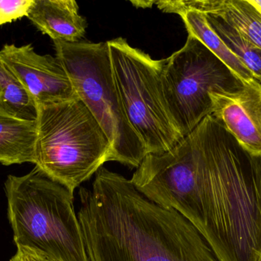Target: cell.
<instances>
[{
  "mask_svg": "<svg viewBox=\"0 0 261 261\" xmlns=\"http://www.w3.org/2000/svg\"><path fill=\"white\" fill-rule=\"evenodd\" d=\"M152 202L184 216L219 261L261 260V153L244 149L213 115L130 179Z\"/></svg>",
  "mask_w": 261,
  "mask_h": 261,
  "instance_id": "1",
  "label": "cell"
},
{
  "mask_svg": "<svg viewBox=\"0 0 261 261\" xmlns=\"http://www.w3.org/2000/svg\"><path fill=\"white\" fill-rule=\"evenodd\" d=\"M78 217L88 261H219L195 227L102 167L81 187Z\"/></svg>",
  "mask_w": 261,
  "mask_h": 261,
  "instance_id": "2",
  "label": "cell"
},
{
  "mask_svg": "<svg viewBox=\"0 0 261 261\" xmlns=\"http://www.w3.org/2000/svg\"><path fill=\"white\" fill-rule=\"evenodd\" d=\"M4 190L15 246L58 261H88L73 193L36 167L22 176H8Z\"/></svg>",
  "mask_w": 261,
  "mask_h": 261,
  "instance_id": "3",
  "label": "cell"
},
{
  "mask_svg": "<svg viewBox=\"0 0 261 261\" xmlns=\"http://www.w3.org/2000/svg\"><path fill=\"white\" fill-rule=\"evenodd\" d=\"M35 167L74 194L110 162L112 147L96 118L79 99L37 105Z\"/></svg>",
  "mask_w": 261,
  "mask_h": 261,
  "instance_id": "4",
  "label": "cell"
},
{
  "mask_svg": "<svg viewBox=\"0 0 261 261\" xmlns=\"http://www.w3.org/2000/svg\"><path fill=\"white\" fill-rule=\"evenodd\" d=\"M54 45L56 58L70 78L76 96L96 118L111 144L110 162L138 168L147 150L125 116L107 41H54Z\"/></svg>",
  "mask_w": 261,
  "mask_h": 261,
  "instance_id": "5",
  "label": "cell"
},
{
  "mask_svg": "<svg viewBox=\"0 0 261 261\" xmlns=\"http://www.w3.org/2000/svg\"><path fill=\"white\" fill-rule=\"evenodd\" d=\"M113 76L125 116L147 154H161L184 139L166 105L162 88L165 59L154 60L126 39L107 41Z\"/></svg>",
  "mask_w": 261,
  "mask_h": 261,
  "instance_id": "6",
  "label": "cell"
},
{
  "mask_svg": "<svg viewBox=\"0 0 261 261\" xmlns=\"http://www.w3.org/2000/svg\"><path fill=\"white\" fill-rule=\"evenodd\" d=\"M242 81L199 40L189 35L182 49L165 59L162 88L167 110L182 137L212 115V92L234 91Z\"/></svg>",
  "mask_w": 261,
  "mask_h": 261,
  "instance_id": "7",
  "label": "cell"
},
{
  "mask_svg": "<svg viewBox=\"0 0 261 261\" xmlns=\"http://www.w3.org/2000/svg\"><path fill=\"white\" fill-rule=\"evenodd\" d=\"M0 56L35 105H50L78 98L70 78L56 56L40 55L32 44H5Z\"/></svg>",
  "mask_w": 261,
  "mask_h": 261,
  "instance_id": "8",
  "label": "cell"
},
{
  "mask_svg": "<svg viewBox=\"0 0 261 261\" xmlns=\"http://www.w3.org/2000/svg\"><path fill=\"white\" fill-rule=\"evenodd\" d=\"M212 115L244 149L261 153V84H243L234 91L212 92Z\"/></svg>",
  "mask_w": 261,
  "mask_h": 261,
  "instance_id": "9",
  "label": "cell"
},
{
  "mask_svg": "<svg viewBox=\"0 0 261 261\" xmlns=\"http://www.w3.org/2000/svg\"><path fill=\"white\" fill-rule=\"evenodd\" d=\"M159 9L180 15L196 11L223 19L261 49V15L248 0H172L161 1Z\"/></svg>",
  "mask_w": 261,
  "mask_h": 261,
  "instance_id": "10",
  "label": "cell"
},
{
  "mask_svg": "<svg viewBox=\"0 0 261 261\" xmlns=\"http://www.w3.org/2000/svg\"><path fill=\"white\" fill-rule=\"evenodd\" d=\"M27 18L53 41H80L87 28L73 0H34Z\"/></svg>",
  "mask_w": 261,
  "mask_h": 261,
  "instance_id": "11",
  "label": "cell"
},
{
  "mask_svg": "<svg viewBox=\"0 0 261 261\" xmlns=\"http://www.w3.org/2000/svg\"><path fill=\"white\" fill-rule=\"evenodd\" d=\"M36 138V121L17 117L0 108L2 165L34 163Z\"/></svg>",
  "mask_w": 261,
  "mask_h": 261,
  "instance_id": "12",
  "label": "cell"
},
{
  "mask_svg": "<svg viewBox=\"0 0 261 261\" xmlns=\"http://www.w3.org/2000/svg\"><path fill=\"white\" fill-rule=\"evenodd\" d=\"M180 16L184 20L189 35L199 40L211 51L228 67L233 75L242 81V84L258 81L251 70L229 50L220 37L210 27L205 14L190 10L181 14Z\"/></svg>",
  "mask_w": 261,
  "mask_h": 261,
  "instance_id": "13",
  "label": "cell"
},
{
  "mask_svg": "<svg viewBox=\"0 0 261 261\" xmlns=\"http://www.w3.org/2000/svg\"><path fill=\"white\" fill-rule=\"evenodd\" d=\"M210 27L261 84V49L219 17L205 15Z\"/></svg>",
  "mask_w": 261,
  "mask_h": 261,
  "instance_id": "14",
  "label": "cell"
},
{
  "mask_svg": "<svg viewBox=\"0 0 261 261\" xmlns=\"http://www.w3.org/2000/svg\"><path fill=\"white\" fill-rule=\"evenodd\" d=\"M0 108L22 119L35 121L36 105L0 56Z\"/></svg>",
  "mask_w": 261,
  "mask_h": 261,
  "instance_id": "15",
  "label": "cell"
},
{
  "mask_svg": "<svg viewBox=\"0 0 261 261\" xmlns=\"http://www.w3.org/2000/svg\"><path fill=\"white\" fill-rule=\"evenodd\" d=\"M34 0H0V26L27 17Z\"/></svg>",
  "mask_w": 261,
  "mask_h": 261,
  "instance_id": "16",
  "label": "cell"
},
{
  "mask_svg": "<svg viewBox=\"0 0 261 261\" xmlns=\"http://www.w3.org/2000/svg\"><path fill=\"white\" fill-rule=\"evenodd\" d=\"M9 261H58L50 256L30 248L16 247V251Z\"/></svg>",
  "mask_w": 261,
  "mask_h": 261,
  "instance_id": "17",
  "label": "cell"
},
{
  "mask_svg": "<svg viewBox=\"0 0 261 261\" xmlns=\"http://www.w3.org/2000/svg\"><path fill=\"white\" fill-rule=\"evenodd\" d=\"M248 2L261 15V0H248Z\"/></svg>",
  "mask_w": 261,
  "mask_h": 261,
  "instance_id": "18",
  "label": "cell"
},
{
  "mask_svg": "<svg viewBox=\"0 0 261 261\" xmlns=\"http://www.w3.org/2000/svg\"><path fill=\"white\" fill-rule=\"evenodd\" d=\"M261 261V260H260Z\"/></svg>",
  "mask_w": 261,
  "mask_h": 261,
  "instance_id": "19",
  "label": "cell"
}]
</instances>
